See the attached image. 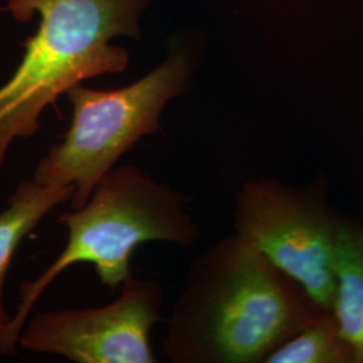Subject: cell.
Returning <instances> with one entry per match:
<instances>
[{
    "label": "cell",
    "instance_id": "obj_1",
    "mask_svg": "<svg viewBox=\"0 0 363 363\" xmlns=\"http://www.w3.org/2000/svg\"><path fill=\"white\" fill-rule=\"evenodd\" d=\"M325 311L237 234L195 259L169 319L175 363H264Z\"/></svg>",
    "mask_w": 363,
    "mask_h": 363
},
{
    "label": "cell",
    "instance_id": "obj_2",
    "mask_svg": "<svg viewBox=\"0 0 363 363\" xmlns=\"http://www.w3.org/2000/svg\"><path fill=\"white\" fill-rule=\"evenodd\" d=\"M152 0H9L21 21L38 13L21 64L0 86V169L15 139L39 130V117L61 94L88 78L120 73L128 52L109 45L117 35L140 38L139 16Z\"/></svg>",
    "mask_w": 363,
    "mask_h": 363
},
{
    "label": "cell",
    "instance_id": "obj_3",
    "mask_svg": "<svg viewBox=\"0 0 363 363\" xmlns=\"http://www.w3.org/2000/svg\"><path fill=\"white\" fill-rule=\"evenodd\" d=\"M186 202L181 193L135 164L111 169L82 208L60 216L67 229L66 247L37 279L22 283L21 303L0 331V354H18L21 331L35 303L67 268L91 264L101 284L115 289L133 277L130 257L144 242L193 245L199 233Z\"/></svg>",
    "mask_w": 363,
    "mask_h": 363
},
{
    "label": "cell",
    "instance_id": "obj_4",
    "mask_svg": "<svg viewBox=\"0 0 363 363\" xmlns=\"http://www.w3.org/2000/svg\"><path fill=\"white\" fill-rule=\"evenodd\" d=\"M193 64L179 48L128 86L96 91L81 84L66 91L73 116L64 140L40 157L34 181L72 186V208H82L96 184L140 139L160 130L166 105L190 88Z\"/></svg>",
    "mask_w": 363,
    "mask_h": 363
},
{
    "label": "cell",
    "instance_id": "obj_5",
    "mask_svg": "<svg viewBox=\"0 0 363 363\" xmlns=\"http://www.w3.org/2000/svg\"><path fill=\"white\" fill-rule=\"evenodd\" d=\"M340 218L320 189L295 190L271 179L247 182L237 195L235 234L331 312Z\"/></svg>",
    "mask_w": 363,
    "mask_h": 363
},
{
    "label": "cell",
    "instance_id": "obj_6",
    "mask_svg": "<svg viewBox=\"0 0 363 363\" xmlns=\"http://www.w3.org/2000/svg\"><path fill=\"white\" fill-rule=\"evenodd\" d=\"M163 289L156 280L132 277L103 307L39 312L28 318L19 347L77 363H155L151 328L162 320Z\"/></svg>",
    "mask_w": 363,
    "mask_h": 363
},
{
    "label": "cell",
    "instance_id": "obj_7",
    "mask_svg": "<svg viewBox=\"0 0 363 363\" xmlns=\"http://www.w3.org/2000/svg\"><path fill=\"white\" fill-rule=\"evenodd\" d=\"M331 315L349 343L354 363H363V226L340 220Z\"/></svg>",
    "mask_w": 363,
    "mask_h": 363
},
{
    "label": "cell",
    "instance_id": "obj_8",
    "mask_svg": "<svg viewBox=\"0 0 363 363\" xmlns=\"http://www.w3.org/2000/svg\"><path fill=\"white\" fill-rule=\"evenodd\" d=\"M72 186L40 184L23 181L18 184L9 206L0 213V331L11 322L13 315L6 310L4 284L16 249L52 210L70 201Z\"/></svg>",
    "mask_w": 363,
    "mask_h": 363
},
{
    "label": "cell",
    "instance_id": "obj_9",
    "mask_svg": "<svg viewBox=\"0 0 363 363\" xmlns=\"http://www.w3.org/2000/svg\"><path fill=\"white\" fill-rule=\"evenodd\" d=\"M264 363H354V355L334 316L325 312L286 339Z\"/></svg>",
    "mask_w": 363,
    "mask_h": 363
}]
</instances>
